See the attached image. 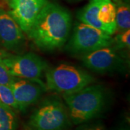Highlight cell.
<instances>
[{
	"mask_svg": "<svg viewBox=\"0 0 130 130\" xmlns=\"http://www.w3.org/2000/svg\"><path fill=\"white\" fill-rule=\"evenodd\" d=\"M76 130H106V129L101 121H89L79 124Z\"/></svg>",
	"mask_w": 130,
	"mask_h": 130,
	"instance_id": "cell-18",
	"label": "cell"
},
{
	"mask_svg": "<svg viewBox=\"0 0 130 130\" xmlns=\"http://www.w3.org/2000/svg\"><path fill=\"white\" fill-rule=\"evenodd\" d=\"M101 2L102 0H90L88 5L79 10L77 14L78 20L83 23L87 24L101 30V27L97 18Z\"/></svg>",
	"mask_w": 130,
	"mask_h": 130,
	"instance_id": "cell-12",
	"label": "cell"
},
{
	"mask_svg": "<svg viewBox=\"0 0 130 130\" xmlns=\"http://www.w3.org/2000/svg\"><path fill=\"white\" fill-rule=\"evenodd\" d=\"M15 79L16 77L11 74L8 68L6 67L0 57V84L11 86Z\"/></svg>",
	"mask_w": 130,
	"mask_h": 130,
	"instance_id": "cell-17",
	"label": "cell"
},
{
	"mask_svg": "<svg viewBox=\"0 0 130 130\" xmlns=\"http://www.w3.org/2000/svg\"><path fill=\"white\" fill-rule=\"evenodd\" d=\"M47 3L48 0H8L9 12L27 34Z\"/></svg>",
	"mask_w": 130,
	"mask_h": 130,
	"instance_id": "cell-7",
	"label": "cell"
},
{
	"mask_svg": "<svg viewBox=\"0 0 130 130\" xmlns=\"http://www.w3.org/2000/svg\"><path fill=\"white\" fill-rule=\"evenodd\" d=\"M70 125L67 106L59 98L50 97L32 111L25 130H66Z\"/></svg>",
	"mask_w": 130,
	"mask_h": 130,
	"instance_id": "cell-3",
	"label": "cell"
},
{
	"mask_svg": "<svg viewBox=\"0 0 130 130\" xmlns=\"http://www.w3.org/2000/svg\"><path fill=\"white\" fill-rule=\"evenodd\" d=\"M0 57L12 76L43 83L40 78L46 70L47 64L39 56L28 53L22 55H3Z\"/></svg>",
	"mask_w": 130,
	"mask_h": 130,
	"instance_id": "cell-6",
	"label": "cell"
},
{
	"mask_svg": "<svg viewBox=\"0 0 130 130\" xmlns=\"http://www.w3.org/2000/svg\"><path fill=\"white\" fill-rule=\"evenodd\" d=\"M111 35L87 24L77 23L67 44V49L74 54H88L98 49L112 46Z\"/></svg>",
	"mask_w": 130,
	"mask_h": 130,
	"instance_id": "cell-5",
	"label": "cell"
},
{
	"mask_svg": "<svg viewBox=\"0 0 130 130\" xmlns=\"http://www.w3.org/2000/svg\"><path fill=\"white\" fill-rule=\"evenodd\" d=\"M0 41L9 51L18 52L24 47L25 37L9 12L0 7Z\"/></svg>",
	"mask_w": 130,
	"mask_h": 130,
	"instance_id": "cell-10",
	"label": "cell"
},
{
	"mask_svg": "<svg viewBox=\"0 0 130 130\" xmlns=\"http://www.w3.org/2000/svg\"><path fill=\"white\" fill-rule=\"evenodd\" d=\"M46 87L55 93L69 95L92 84L90 74L72 65L61 64L46 71Z\"/></svg>",
	"mask_w": 130,
	"mask_h": 130,
	"instance_id": "cell-4",
	"label": "cell"
},
{
	"mask_svg": "<svg viewBox=\"0 0 130 130\" xmlns=\"http://www.w3.org/2000/svg\"><path fill=\"white\" fill-rule=\"evenodd\" d=\"M18 119L14 110L0 102V130H17Z\"/></svg>",
	"mask_w": 130,
	"mask_h": 130,
	"instance_id": "cell-14",
	"label": "cell"
},
{
	"mask_svg": "<svg viewBox=\"0 0 130 130\" xmlns=\"http://www.w3.org/2000/svg\"><path fill=\"white\" fill-rule=\"evenodd\" d=\"M0 102L10 107L13 110L18 111V106L10 86L0 84Z\"/></svg>",
	"mask_w": 130,
	"mask_h": 130,
	"instance_id": "cell-15",
	"label": "cell"
},
{
	"mask_svg": "<svg viewBox=\"0 0 130 130\" xmlns=\"http://www.w3.org/2000/svg\"><path fill=\"white\" fill-rule=\"evenodd\" d=\"M71 122L74 125L92 121L100 115L106 103V93L101 85H89L79 91L64 95Z\"/></svg>",
	"mask_w": 130,
	"mask_h": 130,
	"instance_id": "cell-2",
	"label": "cell"
},
{
	"mask_svg": "<svg viewBox=\"0 0 130 130\" xmlns=\"http://www.w3.org/2000/svg\"><path fill=\"white\" fill-rule=\"evenodd\" d=\"M116 7V32H124L130 28V7L122 0H113Z\"/></svg>",
	"mask_w": 130,
	"mask_h": 130,
	"instance_id": "cell-13",
	"label": "cell"
},
{
	"mask_svg": "<svg viewBox=\"0 0 130 130\" xmlns=\"http://www.w3.org/2000/svg\"><path fill=\"white\" fill-rule=\"evenodd\" d=\"M18 111L25 112L28 107L37 102L46 90V85L30 79L16 77L11 85Z\"/></svg>",
	"mask_w": 130,
	"mask_h": 130,
	"instance_id": "cell-9",
	"label": "cell"
},
{
	"mask_svg": "<svg viewBox=\"0 0 130 130\" xmlns=\"http://www.w3.org/2000/svg\"><path fill=\"white\" fill-rule=\"evenodd\" d=\"M71 28L72 17L69 11L48 2L27 35L39 49L54 51L64 46Z\"/></svg>",
	"mask_w": 130,
	"mask_h": 130,
	"instance_id": "cell-1",
	"label": "cell"
},
{
	"mask_svg": "<svg viewBox=\"0 0 130 130\" xmlns=\"http://www.w3.org/2000/svg\"><path fill=\"white\" fill-rule=\"evenodd\" d=\"M113 39V45L115 49H129L130 47V30H127L124 32H119Z\"/></svg>",
	"mask_w": 130,
	"mask_h": 130,
	"instance_id": "cell-16",
	"label": "cell"
},
{
	"mask_svg": "<svg viewBox=\"0 0 130 130\" xmlns=\"http://www.w3.org/2000/svg\"><path fill=\"white\" fill-rule=\"evenodd\" d=\"M82 61L85 67L97 73H110L121 69L123 60L111 46L105 47L84 54Z\"/></svg>",
	"mask_w": 130,
	"mask_h": 130,
	"instance_id": "cell-8",
	"label": "cell"
},
{
	"mask_svg": "<svg viewBox=\"0 0 130 130\" xmlns=\"http://www.w3.org/2000/svg\"><path fill=\"white\" fill-rule=\"evenodd\" d=\"M68 2H79V1H82V0H67Z\"/></svg>",
	"mask_w": 130,
	"mask_h": 130,
	"instance_id": "cell-19",
	"label": "cell"
},
{
	"mask_svg": "<svg viewBox=\"0 0 130 130\" xmlns=\"http://www.w3.org/2000/svg\"><path fill=\"white\" fill-rule=\"evenodd\" d=\"M97 18L102 31L111 36L116 32V7L113 0H102Z\"/></svg>",
	"mask_w": 130,
	"mask_h": 130,
	"instance_id": "cell-11",
	"label": "cell"
}]
</instances>
